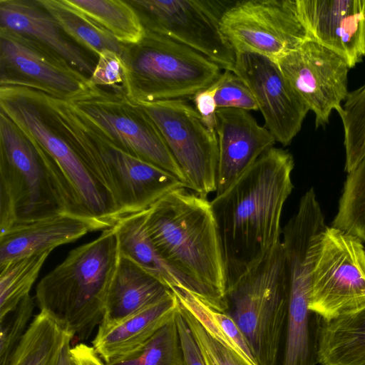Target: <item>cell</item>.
Masks as SVG:
<instances>
[{"label": "cell", "mask_w": 365, "mask_h": 365, "mask_svg": "<svg viewBox=\"0 0 365 365\" xmlns=\"http://www.w3.org/2000/svg\"><path fill=\"white\" fill-rule=\"evenodd\" d=\"M70 354L72 361L77 365H106L93 346L83 343L71 347Z\"/></svg>", "instance_id": "39"}, {"label": "cell", "mask_w": 365, "mask_h": 365, "mask_svg": "<svg viewBox=\"0 0 365 365\" xmlns=\"http://www.w3.org/2000/svg\"><path fill=\"white\" fill-rule=\"evenodd\" d=\"M289 303L280 240L257 264L227 287L225 312L242 333L258 365H279Z\"/></svg>", "instance_id": "6"}, {"label": "cell", "mask_w": 365, "mask_h": 365, "mask_svg": "<svg viewBox=\"0 0 365 365\" xmlns=\"http://www.w3.org/2000/svg\"><path fill=\"white\" fill-rule=\"evenodd\" d=\"M291 86L315 115L316 127L324 126L331 112L339 113L348 94L350 67L340 55L307 40L277 62Z\"/></svg>", "instance_id": "15"}, {"label": "cell", "mask_w": 365, "mask_h": 365, "mask_svg": "<svg viewBox=\"0 0 365 365\" xmlns=\"http://www.w3.org/2000/svg\"><path fill=\"white\" fill-rule=\"evenodd\" d=\"M0 110L37 146L68 213L88 222L96 231L113 227L120 220L113 203L58 128L40 92L1 86Z\"/></svg>", "instance_id": "4"}, {"label": "cell", "mask_w": 365, "mask_h": 365, "mask_svg": "<svg viewBox=\"0 0 365 365\" xmlns=\"http://www.w3.org/2000/svg\"><path fill=\"white\" fill-rule=\"evenodd\" d=\"M52 250L0 264V320L14 311L29 292Z\"/></svg>", "instance_id": "29"}, {"label": "cell", "mask_w": 365, "mask_h": 365, "mask_svg": "<svg viewBox=\"0 0 365 365\" xmlns=\"http://www.w3.org/2000/svg\"><path fill=\"white\" fill-rule=\"evenodd\" d=\"M87 120L133 156L175 176L186 187L185 175L160 130L143 106L123 88L89 85L67 100Z\"/></svg>", "instance_id": "9"}, {"label": "cell", "mask_w": 365, "mask_h": 365, "mask_svg": "<svg viewBox=\"0 0 365 365\" xmlns=\"http://www.w3.org/2000/svg\"><path fill=\"white\" fill-rule=\"evenodd\" d=\"M339 115L344 134V170L349 173L365 155V83L349 93Z\"/></svg>", "instance_id": "32"}, {"label": "cell", "mask_w": 365, "mask_h": 365, "mask_svg": "<svg viewBox=\"0 0 365 365\" xmlns=\"http://www.w3.org/2000/svg\"><path fill=\"white\" fill-rule=\"evenodd\" d=\"M146 211L124 217L113 227L118 237L120 255L133 261L171 291L187 290L205 303L202 291L174 269L158 252L145 227Z\"/></svg>", "instance_id": "23"}, {"label": "cell", "mask_w": 365, "mask_h": 365, "mask_svg": "<svg viewBox=\"0 0 365 365\" xmlns=\"http://www.w3.org/2000/svg\"><path fill=\"white\" fill-rule=\"evenodd\" d=\"M309 309L324 321L365 309V248L333 226L322 234L312 270Z\"/></svg>", "instance_id": "10"}, {"label": "cell", "mask_w": 365, "mask_h": 365, "mask_svg": "<svg viewBox=\"0 0 365 365\" xmlns=\"http://www.w3.org/2000/svg\"><path fill=\"white\" fill-rule=\"evenodd\" d=\"M173 292L179 304L193 315L212 338L237 354L247 365H258L242 333L229 314L212 308L187 290L175 289Z\"/></svg>", "instance_id": "27"}, {"label": "cell", "mask_w": 365, "mask_h": 365, "mask_svg": "<svg viewBox=\"0 0 365 365\" xmlns=\"http://www.w3.org/2000/svg\"><path fill=\"white\" fill-rule=\"evenodd\" d=\"M162 133L180 167L186 188L207 197L216 192L218 140L184 98L140 104Z\"/></svg>", "instance_id": "13"}, {"label": "cell", "mask_w": 365, "mask_h": 365, "mask_svg": "<svg viewBox=\"0 0 365 365\" xmlns=\"http://www.w3.org/2000/svg\"><path fill=\"white\" fill-rule=\"evenodd\" d=\"M145 227L164 260L202 291L207 304L224 312L226 269L207 197L185 187L178 188L146 211Z\"/></svg>", "instance_id": "2"}, {"label": "cell", "mask_w": 365, "mask_h": 365, "mask_svg": "<svg viewBox=\"0 0 365 365\" xmlns=\"http://www.w3.org/2000/svg\"><path fill=\"white\" fill-rule=\"evenodd\" d=\"M220 30L235 53H257L276 63L310 40L296 0L236 2L223 13Z\"/></svg>", "instance_id": "12"}, {"label": "cell", "mask_w": 365, "mask_h": 365, "mask_svg": "<svg viewBox=\"0 0 365 365\" xmlns=\"http://www.w3.org/2000/svg\"><path fill=\"white\" fill-rule=\"evenodd\" d=\"M175 320L181 344L182 365H206L200 347L181 312L180 305L175 313Z\"/></svg>", "instance_id": "37"}, {"label": "cell", "mask_w": 365, "mask_h": 365, "mask_svg": "<svg viewBox=\"0 0 365 365\" xmlns=\"http://www.w3.org/2000/svg\"><path fill=\"white\" fill-rule=\"evenodd\" d=\"M218 88V81L210 87L196 93L192 98L195 109L200 115L205 125L211 131L216 132L217 110L215 95Z\"/></svg>", "instance_id": "38"}, {"label": "cell", "mask_w": 365, "mask_h": 365, "mask_svg": "<svg viewBox=\"0 0 365 365\" xmlns=\"http://www.w3.org/2000/svg\"><path fill=\"white\" fill-rule=\"evenodd\" d=\"M72 360V359H71ZM72 364L73 365H77L76 364H75L73 361H72Z\"/></svg>", "instance_id": "41"}, {"label": "cell", "mask_w": 365, "mask_h": 365, "mask_svg": "<svg viewBox=\"0 0 365 365\" xmlns=\"http://www.w3.org/2000/svg\"><path fill=\"white\" fill-rule=\"evenodd\" d=\"M105 364L106 365H182V354L175 314L143 345L121 357Z\"/></svg>", "instance_id": "30"}, {"label": "cell", "mask_w": 365, "mask_h": 365, "mask_svg": "<svg viewBox=\"0 0 365 365\" xmlns=\"http://www.w3.org/2000/svg\"><path fill=\"white\" fill-rule=\"evenodd\" d=\"M109 31L120 43H138L145 29L135 9L121 0H65Z\"/></svg>", "instance_id": "28"}, {"label": "cell", "mask_w": 365, "mask_h": 365, "mask_svg": "<svg viewBox=\"0 0 365 365\" xmlns=\"http://www.w3.org/2000/svg\"><path fill=\"white\" fill-rule=\"evenodd\" d=\"M71 341L72 340H68L66 343V344L62 350V352L61 354L58 365H73L71 357V354H70V349H71L70 344H71Z\"/></svg>", "instance_id": "40"}, {"label": "cell", "mask_w": 365, "mask_h": 365, "mask_svg": "<svg viewBox=\"0 0 365 365\" xmlns=\"http://www.w3.org/2000/svg\"><path fill=\"white\" fill-rule=\"evenodd\" d=\"M179 305L206 365H247L237 354L212 338L190 312Z\"/></svg>", "instance_id": "34"}, {"label": "cell", "mask_w": 365, "mask_h": 365, "mask_svg": "<svg viewBox=\"0 0 365 365\" xmlns=\"http://www.w3.org/2000/svg\"><path fill=\"white\" fill-rule=\"evenodd\" d=\"M331 226L365 242V155L347 173Z\"/></svg>", "instance_id": "31"}, {"label": "cell", "mask_w": 365, "mask_h": 365, "mask_svg": "<svg viewBox=\"0 0 365 365\" xmlns=\"http://www.w3.org/2000/svg\"><path fill=\"white\" fill-rule=\"evenodd\" d=\"M93 225L63 212L16 223L0 234V264L74 242Z\"/></svg>", "instance_id": "19"}, {"label": "cell", "mask_w": 365, "mask_h": 365, "mask_svg": "<svg viewBox=\"0 0 365 365\" xmlns=\"http://www.w3.org/2000/svg\"><path fill=\"white\" fill-rule=\"evenodd\" d=\"M218 164L216 195L227 190L276 142L249 111L237 108L217 110Z\"/></svg>", "instance_id": "18"}, {"label": "cell", "mask_w": 365, "mask_h": 365, "mask_svg": "<svg viewBox=\"0 0 365 365\" xmlns=\"http://www.w3.org/2000/svg\"><path fill=\"white\" fill-rule=\"evenodd\" d=\"M232 72L246 84L276 142L286 146L301 130L309 111L277 63L250 52L236 53Z\"/></svg>", "instance_id": "16"}, {"label": "cell", "mask_w": 365, "mask_h": 365, "mask_svg": "<svg viewBox=\"0 0 365 365\" xmlns=\"http://www.w3.org/2000/svg\"><path fill=\"white\" fill-rule=\"evenodd\" d=\"M144 29L164 35L232 71L236 55L220 30L227 1L127 0Z\"/></svg>", "instance_id": "11"}, {"label": "cell", "mask_w": 365, "mask_h": 365, "mask_svg": "<svg viewBox=\"0 0 365 365\" xmlns=\"http://www.w3.org/2000/svg\"><path fill=\"white\" fill-rule=\"evenodd\" d=\"M292 154L272 147L210 202L222 244L227 287L280 241L284 205L292 193Z\"/></svg>", "instance_id": "1"}, {"label": "cell", "mask_w": 365, "mask_h": 365, "mask_svg": "<svg viewBox=\"0 0 365 365\" xmlns=\"http://www.w3.org/2000/svg\"><path fill=\"white\" fill-rule=\"evenodd\" d=\"M179 306L174 293L162 302L130 316L108 328H98L93 348L105 362L136 349L175 314Z\"/></svg>", "instance_id": "22"}, {"label": "cell", "mask_w": 365, "mask_h": 365, "mask_svg": "<svg viewBox=\"0 0 365 365\" xmlns=\"http://www.w3.org/2000/svg\"><path fill=\"white\" fill-rule=\"evenodd\" d=\"M58 128L104 188L120 219L148 210L185 185L171 173L128 153L66 99L41 92Z\"/></svg>", "instance_id": "3"}, {"label": "cell", "mask_w": 365, "mask_h": 365, "mask_svg": "<svg viewBox=\"0 0 365 365\" xmlns=\"http://www.w3.org/2000/svg\"><path fill=\"white\" fill-rule=\"evenodd\" d=\"M0 28L38 41L89 77L94 71L96 64L66 38L56 21L37 0H0Z\"/></svg>", "instance_id": "20"}, {"label": "cell", "mask_w": 365, "mask_h": 365, "mask_svg": "<svg viewBox=\"0 0 365 365\" xmlns=\"http://www.w3.org/2000/svg\"><path fill=\"white\" fill-rule=\"evenodd\" d=\"M125 94L141 104L194 96L217 81L221 67L164 35L145 29L142 39L125 45Z\"/></svg>", "instance_id": "7"}, {"label": "cell", "mask_w": 365, "mask_h": 365, "mask_svg": "<svg viewBox=\"0 0 365 365\" xmlns=\"http://www.w3.org/2000/svg\"><path fill=\"white\" fill-rule=\"evenodd\" d=\"M59 212L66 203L37 146L0 110V234Z\"/></svg>", "instance_id": "8"}, {"label": "cell", "mask_w": 365, "mask_h": 365, "mask_svg": "<svg viewBox=\"0 0 365 365\" xmlns=\"http://www.w3.org/2000/svg\"><path fill=\"white\" fill-rule=\"evenodd\" d=\"M65 34L95 56L106 50L122 54L124 44L90 17L65 0H37Z\"/></svg>", "instance_id": "26"}, {"label": "cell", "mask_w": 365, "mask_h": 365, "mask_svg": "<svg viewBox=\"0 0 365 365\" xmlns=\"http://www.w3.org/2000/svg\"><path fill=\"white\" fill-rule=\"evenodd\" d=\"M120 259L114 227L71 250L36 289V302L73 336L84 341L104 316ZM72 340V341H73Z\"/></svg>", "instance_id": "5"}, {"label": "cell", "mask_w": 365, "mask_h": 365, "mask_svg": "<svg viewBox=\"0 0 365 365\" xmlns=\"http://www.w3.org/2000/svg\"><path fill=\"white\" fill-rule=\"evenodd\" d=\"M73 336L44 311L36 314L8 365H58L62 350Z\"/></svg>", "instance_id": "25"}, {"label": "cell", "mask_w": 365, "mask_h": 365, "mask_svg": "<svg viewBox=\"0 0 365 365\" xmlns=\"http://www.w3.org/2000/svg\"><path fill=\"white\" fill-rule=\"evenodd\" d=\"M173 291L130 259L121 256L107 297L98 328H108L153 306Z\"/></svg>", "instance_id": "21"}, {"label": "cell", "mask_w": 365, "mask_h": 365, "mask_svg": "<svg viewBox=\"0 0 365 365\" xmlns=\"http://www.w3.org/2000/svg\"><path fill=\"white\" fill-rule=\"evenodd\" d=\"M311 40L342 56L350 68L365 57V0H296Z\"/></svg>", "instance_id": "17"}, {"label": "cell", "mask_w": 365, "mask_h": 365, "mask_svg": "<svg viewBox=\"0 0 365 365\" xmlns=\"http://www.w3.org/2000/svg\"><path fill=\"white\" fill-rule=\"evenodd\" d=\"M218 88L215 95L217 109L237 108L258 110L254 96L246 84L235 73L225 70L217 80Z\"/></svg>", "instance_id": "35"}, {"label": "cell", "mask_w": 365, "mask_h": 365, "mask_svg": "<svg viewBox=\"0 0 365 365\" xmlns=\"http://www.w3.org/2000/svg\"><path fill=\"white\" fill-rule=\"evenodd\" d=\"M318 359L320 365H365V309L322 319Z\"/></svg>", "instance_id": "24"}, {"label": "cell", "mask_w": 365, "mask_h": 365, "mask_svg": "<svg viewBox=\"0 0 365 365\" xmlns=\"http://www.w3.org/2000/svg\"><path fill=\"white\" fill-rule=\"evenodd\" d=\"M0 86L36 89L68 100L89 85V77L49 47L0 28Z\"/></svg>", "instance_id": "14"}, {"label": "cell", "mask_w": 365, "mask_h": 365, "mask_svg": "<svg viewBox=\"0 0 365 365\" xmlns=\"http://www.w3.org/2000/svg\"><path fill=\"white\" fill-rule=\"evenodd\" d=\"M89 83L93 86L117 89L123 88L126 78V68L121 55L106 50L98 56Z\"/></svg>", "instance_id": "36"}, {"label": "cell", "mask_w": 365, "mask_h": 365, "mask_svg": "<svg viewBox=\"0 0 365 365\" xmlns=\"http://www.w3.org/2000/svg\"><path fill=\"white\" fill-rule=\"evenodd\" d=\"M34 309V299L24 298L18 307L0 320V365H8L10 358L24 335Z\"/></svg>", "instance_id": "33"}]
</instances>
